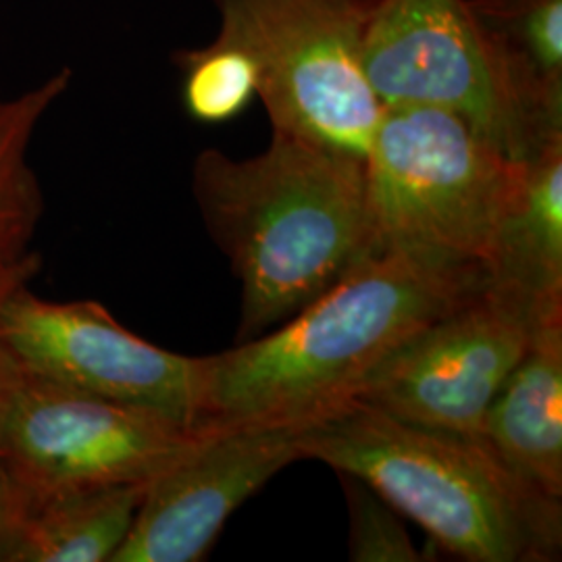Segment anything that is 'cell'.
<instances>
[{
  "label": "cell",
  "instance_id": "cell-1",
  "mask_svg": "<svg viewBox=\"0 0 562 562\" xmlns=\"http://www.w3.org/2000/svg\"><path fill=\"white\" fill-rule=\"evenodd\" d=\"M487 280L483 267L375 250L271 334L202 357L194 429L319 422L355 401L404 341Z\"/></svg>",
  "mask_w": 562,
  "mask_h": 562
},
{
  "label": "cell",
  "instance_id": "cell-2",
  "mask_svg": "<svg viewBox=\"0 0 562 562\" xmlns=\"http://www.w3.org/2000/svg\"><path fill=\"white\" fill-rule=\"evenodd\" d=\"M192 192L241 283L236 344L288 322L378 250L364 161L281 132L248 159L202 150Z\"/></svg>",
  "mask_w": 562,
  "mask_h": 562
},
{
  "label": "cell",
  "instance_id": "cell-3",
  "mask_svg": "<svg viewBox=\"0 0 562 562\" xmlns=\"http://www.w3.org/2000/svg\"><path fill=\"white\" fill-rule=\"evenodd\" d=\"M301 452L367 483L464 561H554L561 550V501L522 482L485 440L350 402L304 425Z\"/></svg>",
  "mask_w": 562,
  "mask_h": 562
},
{
  "label": "cell",
  "instance_id": "cell-4",
  "mask_svg": "<svg viewBox=\"0 0 562 562\" xmlns=\"http://www.w3.org/2000/svg\"><path fill=\"white\" fill-rule=\"evenodd\" d=\"M521 167L452 113L385 106L364 159L378 250L490 271Z\"/></svg>",
  "mask_w": 562,
  "mask_h": 562
},
{
  "label": "cell",
  "instance_id": "cell-5",
  "mask_svg": "<svg viewBox=\"0 0 562 562\" xmlns=\"http://www.w3.org/2000/svg\"><path fill=\"white\" fill-rule=\"evenodd\" d=\"M217 41L246 50L273 132L364 161L383 106L362 69L378 0H213Z\"/></svg>",
  "mask_w": 562,
  "mask_h": 562
},
{
  "label": "cell",
  "instance_id": "cell-6",
  "mask_svg": "<svg viewBox=\"0 0 562 562\" xmlns=\"http://www.w3.org/2000/svg\"><path fill=\"white\" fill-rule=\"evenodd\" d=\"M362 69L383 106H429L461 117L513 161L562 134L515 78L469 0H378Z\"/></svg>",
  "mask_w": 562,
  "mask_h": 562
},
{
  "label": "cell",
  "instance_id": "cell-7",
  "mask_svg": "<svg viewBox=\"0 0 562 562\" xmlns=\"http://www.w3.org/2000/svg\"><path fill=\"white\" fill-rule=\"evenodd\" d=\"M543 302L490 280L404 341L364 380L355 401L431 429L483 440L485 415L546 315Z\"/></svg>",
  "mask_w": 562,
  "mask_h": 562
},
{
  "label": "cell",
  "instance_id": "cell-8",
  "mask_svg": "<svg viewBox=\"0 0 562 562\" xmlns=\"http://www.w3.org/2000/svg\"><path fill=\"white\" fill-rule=\"evenodd\" d=\"M202 434L157 411L106 401L27 371L2 461L27 496L150 483Z\"/></svg>",
  "mask_w": 562,
  "mask_h": 562
},
{
  "label": "cell",
  "instance_id": "cell-9",
  "mask_svg": "<svg viewBox=\"0 0 562 562\" xmlns=\"http://www.w3.org/2000/svg\"><path fill=\"white\" fill-rule=\"evenodd\" d=\"M0 336L42 380L162 413L194 429L202 357L125 329L101 302L46 301L27 285L0 301Z\"/></svg>",
  "mask_w": 562,
  "mask_h": 562
},
{
  "label": "cell",
  "instance_id": "cell-10",
  "mask_svg": "<svg viewBox=\"0 0 562 562\" xmlns=\"http://www.w3.org/2000/svg\"><path fill=\"white\" fill-rule=\"evenodd\" d=\"M304 425L202 434L146 485L134 525L111 562L201 561L227 519L290 462Z\"/></svg>",
  "mask_w": 562,
  "mask_h": 562
},
{
  "label": "cell",
  "instance_id": "cell-11",
  "mask_svg": "<svg viewBox=\"0 0 562 562\" xmlns=\"http://www.w3.org/2000/svg\"><path fill=\"white\" fill-rule=\"evenodd\" d=\"M483 440L522 482L562 496V311L546 315L490 404Z\"/></svg>",
  "mask_w": 562,
  "mask_h": 562
},
{
  "label": "cell",
  "instance_id": "cell-12",
  "mask_svg": "<svg viewBox=\"0 0 562 562\" xmlns=\"http://www.w3.org/2000/svg\"><path fill=\"white\" fill-rule=\"evenodd\" d=\"M490 278L538 301H562V134L522 161L494 244Z\"/></svg>",
  "mask_w": 562,
  "mask_h": 562
},
{
  "label": "cell",
  "instance_id": "cell-13",
  "mask_svg": "<svg viewBox=\"0 0 562 562\" xmlns=\"http://www.w3.org/2000/svg\"><path fill=\"white\" fill-rule=\"evenodd\" d=\"M148 483L27 496L11 562H111Z\"/></svg>",
  "mask_w": 562,
  "mask_h": 562
},
{
  "label": "cell",
  "instance_id": "cell-14",
  "mask_svg": "<svg viewBox=\"0 0 562 562\" xmlns=\"http://www.w3.org/2000/svg\"><path fill=\"white\" fill-rule=\"evenodd\" d=\"M69 86L71 71L60 69L20 97L0 101V267L32 252L44 196L27 153L44 115Z\"/></svg>",
  "mask_w": 562,
  "mask_h": 562
},
{
  "label": "cell",
  "instance_id": "cell-15",
  "mask_svg": "<svg viewBox=\"0 0 562 562\" xmlns=\"http://www.w3.org/2000/svg\"><path fill=\"white\" fill-rule=\"evenodd\" d=\"M522 88L562 120V0H469Z\"/></svg>",
  "mask_w": 562,
  "mask_h": 562
},
{
  "label": "cell",
  "instance_id": "cell-16",
  "mask_svg": "<svg viewBox=\"0 0 562 562\" xmlns=\"http://www.w3.org/2000/svg\"><path fill=\"white\" fill-rule=\"evenodd\" d=\"M181 102L190 120L220 125L240 117L259 99V69L240 46L215 41L180 50Z\"/></svg>",
  "mask_w": 562,
  "mask_h": 562
},
{
  "label": "cell",
  "instance_id": "cell-17",
  "mask_svg": "<svg viewBox=\"0 0 562 562\" xmlns=\"http://www.w3.org/2000/svg\"><path fill=\"white\" fill-rule=\"evenodd\" d=\"M350 510V559L357 562H419L396 510L367 483L340 473Z\"/></svg>",
  "mask_w": 562,
  "mask_h": 562
},
{
  "label": "cell",
  "instance_id": "cell-18",
  "mask_svg": "<svg viewBox=\"0 0 562 562\" xmlns=\"http://www.w3.org/2000/svg\"><path fill=\"white\" fill-rule=\"evenodd\" d=\"M42 257L38 252H30L13 265L0 267V301H4L13 290L32 283L41 273ZM27 378V369L13 348L0 336V457L7 440V431L13 419L15 406L20 402L21 390Z\"/></svg>",
  "mask_w": 562,
  "mask_h": 562
},
{
  "label": "cell",
  "instance_id": "cell-19",
  "mask_svg": "<svg viewBox=\"0 0 562 562\" xmlns=\"http://www.w3.org/2000/svg\"><path fill=\"white\" fill-rule=\"evenodd\" d=\"M27 510V494L0 459V562H11Z\"/></svg>",
  "mask_w": 562,
  "mask_h": 562
},
{
  "label": "cell",
  "instance_id": "cell-20",
  "mask_svg": "<svg viewBox=\"0 0 562 562\" xmlns=\"http://www.w3.org/2000/svg\"><path fill=\"white\" fill-rule=\"evenodd\" d=\"M0 101H2V99H0Z\"/></svg>",
  "mask_w": 562,
  "mask_h": 562
}]
</instances>
